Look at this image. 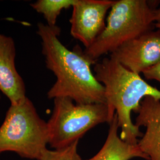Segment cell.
I'll return each mask as SVG.
<instances>
[{
	"label": "cell",
	"mask_w": 160,
	"mask_h": 160,
	"mask_svg": "<svg viewBox=\"0 0 160 160\" xmlns=\"http://www.w3.org/2000/svg\"><path fill=\"white\" fill-rule=\"evenodd\" d=\"M37 33L42 40L46 67L57 78L47 92L48 97H67L77 104H106L104 87L92 69L97 62L79 46L70 50L63 45L59 39L61 29L58 26L39 23Z\"/></svg>",
	"instance_id": "cell-1"
},
{
	"label": "cell",
	"mask_w": 160,
	"mask_h": 160,
	"mask_svg": "<svg viewBox=\"0 0 160 160\" xmlns=\"http://www.w3.org/2000/svg\"><path fill=\"white\" fill-rule=\"evenodd\" d=\"M93 72L103 85L106 103L112 114H116L120 137L127 143L137 145L142 137L140 128L132 122L131 113H137L145 97L160 100V90L149 84L140 74L134 73L111 57L94 65Z\"/></svg>",
	"instance_id": "cell-2"
},
{
	"label": "cell",
	"mask_w": 160,
	"mask_h": 160,
	"mask_svg": "<svg viewBox=\"0 0 160 160\" xmlns=\"http://www.w3.org/2000/svg\"><path fill=\"white\" fill-rule=\"evenodd\" d=\"M155 10L147 0H114L103 32L85 49V54L97 62L102 56L153 30Z\"/></svg>",
	"instance_id": "cell-3"
},
{
	"label": "cell",
	"mask_w": 160,
	"mask_h": 160,
	"mask_svg": "<svg viewBox=\"0 0 160 160\" xmlns=\"http://www.w3.org/2000/svg\"><path fill=\"white\" fill-rule=\"evenodd\" d=\"M48 145L47 122L26 97L10 105L0 126V154L12 152L29 160H40Z\"/></svg>",
	"instance_id": "cell-4"
},
{
	"label": "cell",
	"mask_w": 160,
	"mask_h": 160,
	"mask_svg": "<svg viewBox=\"0 0 160 160\" xmlns=\"http://www.w3.org/2000/svg\"><path fill=\"white\" fill-rule=\"evenodd\" d=\"M51 118L47 122L48 145L53 149L64 148L79 141L87 132L114 118L106 104H77L67 97L53 99Z\"/></svg>",
	"instance_id": "cell-5"
},
{
	"label": "cell",
	"mask_w": 160,
	"mask_h": 160,
	"mask_svg": "<svg viewBox=\"0 0 160 160\" xmlns=\"http://www.w3.org/2000/svg\"><path fill=\"white\" fill-rule=\"evenodd\" d=\"M114 0H77L72 7L70 33L85 49L92 46L106 27V18Z\"/></svg>",
	"instance_id": "cell-6"
},
{
	"label": "cell",
	"mask_w": 160,
	"mask_h": 160,
	"mask_svg": "<svg viewBox=\"0 0 160 160\" xmlns=\"http://www.w3.org/2000/svg\"><path fill=\"white\" fill-rule=\"evenodd\" d=\"M110 57L134 73H142L160 61V29L149 30L126 42Z\"/></svg>",
	"instance_id": "cell-7"
},
{
	"label": "cell",
	"mask_w": 160,
	"mask_h": 160,
	"mask_svg": "<svg viewBox=\"0 0 160 160\" xmlns=\"http://www.w3.org/2000/svg\"><path fill=\"white\" fill-rule=\"evenodd\" d=\"M137 113L135 124L145 128L138 145L149 160H160V100L145 97Z\"/></svg>",
	"instance_id": "cell-8"
},
{
	"label": "cell",
	"mask_w": 160,
	"mask_h": 160,
	"mask_svg": "<svg viewBox=\"0 0 160 160\" xmlns=\"http://www.w3.org/2000/svg\"><path fill=\"white\" fill-rule=\"evenodd\" d=\"M16 48L11 37L0 34V91L12 105L21 103L26 98V88L15 65Z\"/></svg>",
	"instance_id": "cell-9"
},
{
	"label": "cell",
	"mask_w": 160,
	"mask_h": 160,
	"mask_svg": "<svg viewBox=\"0 0 160 160\" xmlns=\"http://www.w3.org/2000/svg\"><path fill=\"white\" fill-rule=\"evenodd\" d=\"M109 125L108 137L102 148L96 154L87 160H131L135 158L149 160L138 144L132 145L121 139L116 114H114Z\"/></svg>",
	"instance_id": "cell-10"
},
{
	"label": "cell",
	"mask_w": 160,
	"mask_h": 160,
	"mask_svg": "<svg viewBox=\"0 0 160 160\" xmlns=\"http://www.w3.org/2000/svg\"><path fill=\"white\" fill-rule=\"evenodd\" d=\"M77 0H38L31 6L43 14L49 26H57V18L63 10L73 7Z\"/></svg>",
	"instance_id": "cell-11"
},
{
	"label": "cell",
	"mask_w": 160,
	"mask_h": 160,
	"mask_svg": "<svg viewBox=\"0 0 160 160\" xmlns=\"http://www.w3.org/2000/svg\"><path fill=\"white\" fill-rule=\"evenodd\" d=\"M78 142L77 141L64 148L52 150L47 149L39 160H82L78 152Z\"/></svg>",
	"instance_id": "cell-12"
},
{
	"label": "cell",
	"mask_w": 160,
	"mask_h": 160,
	"mask_svg": "<svg viewBox=\"0 0 160 160\" xmlns=\"http://www.w3.org/2000/svg\"><path fill=\"white\" fill-rule=\"evenodd\" d=\"M144 77L148 80H155L160 83V61L143 72Z\"/></svg>",
	"instance_id": "cell-13"
},
{
	"label": "cell",
	"mask_w": 160,
	"mask_h": 160,
	"mask_svg": "<svg viewBox=\"0 0 160 160\" xmlns=\"http://www.w3.org/2000/svg\"><path fill=\"white\" fill-rule=\"evenodd\" d=\"M154 20L155 23L160 24V7L155 11Z\"/></svg>",
	"instance_id": "cell-14"
},
{
	"label": "cell",
	"mask_w": 160,
	"mask_h": 160,
	"mask_svg": "<svg viewBox=\"0 0 160 160\" xmlns=\"http://www.w3.org/2000/svg\"><path fill=\"white\" fill-rule=\"evenodd\" d=\"M155 26L157 29H160V24H157V23H155Z\"/></svg>",
	"instance_id": "cell-15"
},
{
	"label": "cell",
	"mask_w": 160,
	"mask_h": 160,
	"mask_svg": "<svg viewBox=\"0 0 160 160\" xmlns=\"http://www.w3.org/2000/svg\"><path fill=\"white\" fill-rule=\"evenodd\" d=\"M0 97H1V96H0Z\"/></svg>",
	"instance_id": "cell-16"
}]
</instances>
